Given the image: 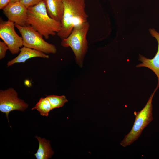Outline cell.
Returning a JSON list of instances; mask_svg holds the SVG:
<instances>
[{
    "instance_id": "13",
    "label": "cell",
    "mask_w": 159,
    "mask_h": 159,
    "mask_svg": "<svg viewBox=\"0 0 159 159\" xmlns=\"http://www.w3.org/2000/svg\"><path fill=\"white\" fill-rule=\"evenodd\" d=\"M36 109L43 116H47L52 110L51 104L47 97L41 98L32 110Z\"/></svg>"
},
{
    "instance_id": "8",
    "label": "cell",
    "mask_w": 159,
    "mask_h": 159,
    "mask_svg": "<svg viewBox=\"0 0 159 159\" xmlns=\"http://www.w3.org/2000/svg\"><path fill=\"white\" fill-rule=\"evenodd\" d=\"M3 10L8 20L15 24L22 26L28 25L27 23V8L19 1L10 3Z\"/></svg>"
},
{
    "instance_id": "10",
    "label": "cell",
    "mask_w": 159,
    "mask_h": 159,
    "mask_svg": "<svg viewBox=\"0 0 159 159\" xmlns=\"http://www.w3.org/2000/svg\"><path fill=\"white\" fill-rule=\"evenodd\" d=\"M34 57L48 58L49 56L42 52L24 46L20 49V53L17 57L8 62L7 66L9 67L15 63L24 62L28 59Z\"/></svg>"
},
{
    "instance_id": "14",
    "label": "cell",
    "mask_w": 159,
    "mask_h": 159,
    "mask_svg": "<svg viewBox=\"0 0 159 159\" xmlns=\"http://www.w3.org/2000/svg\"><path fill=\"white\" fill-rule=\"evenodd\" d=\"M47 97L51 104L52 110L63 106L64 104L68 101L64 95L59 96L51 95Z\"/></svg>"
},
{
    "instance_id": "12",
    "label": "cell",
    "mask_w": 159,
    "mask_h": 159,
    "mask_svg": "<svg viewBox=\"0 0 159 159\" xmlns=\"http://www.w3.org/2000/svg\"><path fill=\"white\" fill-rule=\"evenodd\" d=\"M39 142V148L37 152L34 154L37 159H48L51 158L54 153L49 140L45 138L36 136Z\"/></svg>"
},
{
    "instance_id": "11",
    "label": "cell",
    "mask_w": 159,
    "mask_h": 159,
    "mask_svg": "<svg viewBox=\"0 0 159 159\" xmlns=\"http://www.w3.org/2000/svg\"><path fill=\"white\" fill-rule=\"evenodd\" d=\"M48 14L54 20L61 22L64 13L63 0H44Z\"/></svg>"
},
{
    "instance_id": "9",
    "label": "cell",
    "mask_w": 159,
    "mask_h": 159,
    "mask_svg": "<svg viewBox=\"0 0 159 159\" xmlns=\"http://www.w3.org/2000/svg\"><path fill=\"white\" fill-rule=\"evenodd\" d=\"M149 31L152 36L156 40L158 44V49L155 56L152 59L147 58L139 54V60L142 62L136 66L137 67H145L153 71L155 74L158 78V84L156 88L159 87V32L154 28H151Z\"/></svg>"
},
{
    "instance_id": "3",
    "label": "cell",
    "mask_w": 159,
    "mask_h": 159,
    "mask_svg": "<svg viewBox=\"0 0 159 159\" xmlns=\"http://www.w3.org/2000/svg\"><path fill=\"white\" fill-rule=\"evenodd\" d=\"M89 26V23L87 21L75 26L67 37L62 40L61 45L71 48L75 54L77 62L80 65L82 64L87 51V35Z\"/></svg>"
},
{
    "instance_id": "18",
    "label": "cell",
    "mask_w": 159,
    "mask_h": 159,
    "mask_svg": "<svg viewBox=\"0 0 159 159\" xmlns=\"http://www.w3.org/2000/svg\"><path fill=\"white\" fill-rule=\"evenodd\" d=\"M20 0H10V3L15 2L17 1H19Z\"/></svg>"
},
{
    "instance_id": "4",
    "label": "cell",
    "mask_w": 159,
    "mask_h": 159,
    "mask_svg": "<svg viewBox=\"0 0 159 159\" xmlns=\"http://www.w3.org/2000/svg\"><path fill=\"white\" fill-rule=\"evenodd\" d=\"M158 89L156 88L151 95L144 107L139 112L134 111L135 120L132 128L121 142L120 145L125 147L136 140L140 135L144 129L152 120V100Z\"/></svg>"
},
{
    "instance_id": "1",
    "label": "cell",
    "mask_w": 159,
    "mask_h": 159,
    "mask_svg": "<svg viewBox=\"0 0 159 159\" xmlns=\"http://www.w3.org/2000/svg\"><path fill=\"white\" fill-rule=\"evenodd\" d=\"M27 23L46 39L61 30V24L50 17L44 0L27 8Z\"/></svg>"
},
{
    "instance_id": "15",
    "label": "cell",
    "mask_w": 159,
    "mask_h": 159,
    "mask_svg": "<svg viewBox=\"0 0 159 159\" xmlns=\"http://www.w3.org/2000/svg\"><path fill=\"white\" fill-rule=\"evenodd\" d=\"M44 0H20L19 1L27 8L34 6Z\"/></svg>"
},
{
    "instance_id": "5",
    "label": "cell",
    "mask_w": 159,
    "mask_h": 159,
    "mask_svg": "<svg viewBox=\"0 0 159 159\" xmlns=\"http://www.w3.org/2000/svg\"><path fill=\"white\" fill-rule=\"evenodd\" d=\"M21 34L24 47L34 49L46 54H55V46L45 41L43 36L29 25L22 26L15 24Z\"/></svg>"
},
{
    "instance_id": "2",
    "label": "cell",
    "mask_w": 159,
    "mask_h": 159,
    "mask_svg": "<svg viewBox=\"0 0 159 159\" xmlns=\"http://www.w3.org/2000/svg\"><path fill=\"white\" fill-rule=\"evenodd\" d=\"M64 11L60 30L57 34L61 39L67 37L74 28L87 21L85 0H63Z\"/></svg>"
},
{
    "instance_id": "16",
    "label": "cell",
    "mask_w": 159,
    "mask_h": 159,
    "mask_svg": "<svg viewBox=\"0 0 159 159\" xmlns=\"http://www.w3.org/2000/svg\"><path fill=\"white\" fill-rule=\"evenodd\" d=\"M9 48L8 46L4 42L0 41V59H2L4 58L7 51Z\"/></svg>"
},
{
    "instance_id": "6",
    "label": "cell",
    "mask_w": 159,
    "mask_h": 159,
    "mask_svg": "<svg viewBox=\"0 0 159 159\" xmlns=\"http://www.w3.org/2000/svg\"><path fill=\"white\" fill-rule=\"evenodd\" d=\"M28 105L18 97V93L13 88L0 91V111L6 114L9 122V112L17 110L24 111L28 107Z\"/></svg>"
},
{
    "instance_id": "17",
    "label": "cell",
    "mask_w": 159,
    "mask_h": 159,
    "mask_svg": "<svg viewBox=\"0 0 159 159\" xmlns=\"http://www.w3.org/2000/svg\"><path fill=\"white\" fill-rule=\"evenodd\" d=\"M10 0H0V9H3L10 3Z\"/></svg>"
},
{
    "instance_id": "7",
    "label": "cell",
    "mask_w": 159,
    "mask_h": 159,
    "mask_svg": "<svg viewBox=\"0 0 159 159\" xmlns=\"http://www.w3.org/2000/svg\"><path fill=\"white\" fill-rule=\"evenodd\" d=\"M15 24L9 20L0 21V37L6 44L9 50L12 54L18 53L20 47L23 45L21 37L16 33L14 29Z\"/></svg>"
}]
</instances>
